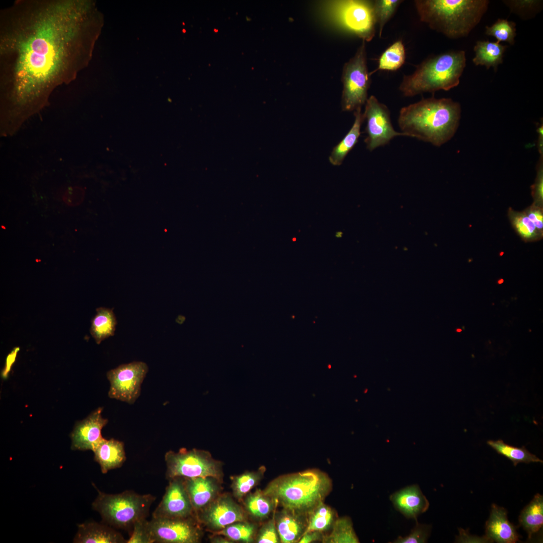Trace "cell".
I'll return each instance as SVG.
<instances>
[{"instance_id": "obj_1", "label": "cell", "mask_w": 543, "mask_h": 543, "mask_svg": "<svg viewBox=\"0 0 543 543\" xmlns=\"http://www.w3.org/2000/svg\"><path fill=\"white\" fill-rule=\"evenodd\" d=\"M92 6L85 0H17L1 11L2 136L15 134L86 66Z\"/></svg>"}, {"instance_id": "obj_2", "label": "cell", "mask_w": 543, "mask_h": 543, "mask_svg": "<svg viewBox=\"0 0 543 543\" xmlns=\"http://www.w3.org/2000/svg\"><path fill=\"white\" fill-rule=\"evenodd\" d=\"M461 113L459 103L449 98L432 97L402 108L398 123L405 136L439 147L456 133Z\"/></svg>"}, {"instance_id": "obj_3", "label": "cell", "mask_w": 543, "mask_h": 543, "mask_svg": "<svg viewBox=\"0 0 543 543\" xmlns=\"http://www.w3.org/2000/svg\"><path fill=\"white\" fill-rule=\"evenodd\" d=\"M332 487V480L326 473L312 469L280 476L262 491L282 508L307 514L324 502Z\"/></svg>"}, {"instance_id": "obj_4", "label": "cell", "mask_w": 543, "mask_h": 543, "mask_svg": "<svg viewBox=\"0 0 543 543\" xmlns=\"http://www.w3.org/2000/svg\"><path fill=\"white\" fill-rule=\"evenodd\" d=\"M487 0H416L415 7L422 22L448 38L467 36L486 13Z\"/></svg>"}, {"instance_id": "obj_5", "label": "cell", "mask_w": 543, "mask_h": 543, "mask_svg": "<svg viewBox=\"0 0 543 543\" xmlns=\"http://www.w3.org/2000/svg\"><path fill=\"white\" fill-rule=\"evenodd\" d=\"M464 51L440 54L425 60L411 74L404 75L399 90L405 97L448 90L457 86L466 66Z\"/></svg>"}, {"instance_id": "obj_6", "label": "cell", "mask_w": 543, "mask_h": 543, "mask_svg": "<svg viewBox=\"0 0 543 543\" xmlns=\"http://www.w3.org/2000/svg\"><path fill=\"white\" fill-rule=\"evenodd\" d=\"M92 504L106 523L116 528H133L137 521L146 519L155 499L151 494L140 495L131 490L109 494L98 490Z\"/></svg>"}, {"instance_id": "obj_7", "label": "cell", "mask_w": 543, "mask_h": 543, "mask_svg": "<svg viewBox=\"0 0 543 543\" xmlns=\"http://www.w3.org/2000/svg\"><path fill=\"white\" fill-rule=\"evenodd\" d=\"M166 478H193L211 477L220 482L222 475L220 462L214 459L207 451L197 449L188 450L183 448L178 452H166Z\"/></svg>"}, {"instance_id": "obj_8", "label": "cell", "mask_w": 543, "mask_h": 543, "mask_svg": "<svg viewBox=\"0 0 543 543\" xmlns=\"http://www.w3.org/2000/svg\"><path fill=\"white\" fill-rule=\"evenodd\" d=\"M370 76L365 41H363L355 55L344 64L343 67L341 77L342 111H355L366 104L371 84Z\"/></svg>"}, {"instance_id": "obj_9", "label": "cell", "mask_w": 543, "mask_h": 543, "mask_svg": "<svg viewBox=\"0 0 543 543\" xmlns=\"http://www.w3.org/2000/svg\"><path fill=\"white\" fill-rule=\"evenodd\" d=\"M335 15L346 30L364 41H370L377 24L373 1H342L335 5Z\"/></svg>"}, {"instance_id": "obj_10", "label": "cell", "mask_w": 543, "mask_h": 543, "mask_svg": "<svg viewBox=\"0 0 543 543\" xmlns=\"http://www.w3.org/2000/svg\"><path fill=\"white\" fill-rule=\"evenodd\" d=\"M148 367L143 361L122 364L109 371L107 377L110 383L109 396L127 403H134L139 397L141 384Z\"/></svg>"}, {"instance_id": "obj_11", "label": "cell", "mask_w": 543, "mask_h": 543, "mask_svg": "<svg viewBox=\"0 0 543 543\" xmlns=\"http://www.w3.org/2000/svg\"><path fill=\"white\" fill-rule=\"evenodd\" d=\"M365 104L363 115L367 123L365 132L367 136L365 142L368 150L372 151L389 144L396 137L405 136L394 129L389 109L376 97L370 96Z\"/></svg>"}, {"instance_id": "obj_12", "label": "cell", "mask_w": 543, "mask_h": 543, "mask_svg": "<svg viewBox=\"0 0 543 543\" xmlns=\"http://www.w3.org/2000/svg\"><path fill=\"white\" fill-rule=\"evenodd\" d=\"M191 517L187 518H152L147 528L151 543H197L202 532Z\"/></svg>"}, {"instance_id": "obj_13", "label": "cell", "mask_w": 543, "mask_h": 543, "mask_svg": "<svg viewBox=\"0 0 543 543\" xmlns=\"http://www.w3.org/2000/svg\"><path fill=\"white\" fill-rule=\"evenodd\" d=\"M198 512V519L208 528L221 530L238 521H245L244 510L228 495L218 496Z\"/></svg>"}, {"instance_id": "obj_14", "label": "cell", "mask_w": 543, "mask_h": 543, "mask_svg": "<svg viewBox=\"0 0 543 543\" xmlns=\"http://www.w3.org/2000/svg\"><path fill=\"white\" fill-rule=\"evenodd\" d=\"M162 499L153 511L152 518H187L194 509L186 490L184 478L177 477L169 480Z\"/></svg>"}, {"instance_id": "obj_15", "label": "cell", "mask_w": 543, "mask_h": 543, "mask_svg": "<svg viewBox=\"0 0 543 543\" xmlns=\"http://www.w3.org/2000/svg\"><path fill=\"white\" fill-rule=\"evenodd\" d=\"M102 408H98L75 425L71 434L72 449L93 451L103 438L101 431L107 424L108 419L102 416Z\"/></svg>"}, {"instance_id": "obj_16", "label": "cell", "mask_w": 543, "mask_h": 543, "mask_svg": "<svg viewBox=\"0 0 543 543\" xmlns=\"http://www.w3.org/2000/svg\"><path fill=\"white\" fill-rule=\"evenodd\" d=\"M395 508L407 518L416 519L428 509L429 503L417 485L407 486L390 496Z\"/></svg>"}, {"instance_id": "obj_17", "label": "cell", "mask_w": 543, "mask_h": 543, "mask_svg": "<svg viewBox=\"0 0 543 543\" xmlns=\"http://www.w3.org/2000/svg\"><path fill=\"white\" fill-rule=\"evenodd\" d=\"M274 515L281 542H298L307 529V514L282 508Z\"/></svg>"}, {"instance_id": "obj_18", "label": "cell", "mask_w": 543, "mask_h": 543, "mask_svg": "<svg viewBox=\"0 0 543 543\" xmlns=\"http://www.w3.org/2000/svg\"><path fill=\"white\" fill-rule=\"evenodd\" d=\"M184 482L194 510L203 509L218 496L220 481L215 478H184Z\"/></svg>"}, {"instance_id": "obj_19", "label": "cell", "mask_w": 543, "mask_h": 543, "mask_svg": "<svg viewBox=\"0 0 543 543\" xmlns=\"http://www.w3.org/2000/svg\"><path fill=\"white\" fill-rule=\"evenodd\" d=\"M487 537L500 543H513L518 540L515 527L507 518L503 507L492 504L490 517L486 524Z\"/></svg>"}, {"instance_id": "obj_20", "label": "cell", "mask_w": 543, "mask_h": 543, "mask_svg": "<svg viewBox=\"0 0 543 543\" xmlns=\"http://www.w3.org/2000/svg\"><path fill=\"white\" fill-rule=\"evenodd\" d=\"M93 451L94 459L100 465L103 474L120 468L126 460L124 443L113 438H103Z\"/></svg>"}, {"instance_id": "obj_21", "label": "cell", "mask_w": 543, "mask_h": 543, "mask_svg": "<svg viewBox=\"0 0 543 543\" xmlns=\"http://www.w3.org/2000/svg\"><path fill=\"white\" fill-rule=\"evenodd\" d=\"M74 542L125 543L122 534L110 526L96 522H85L78 525Z\"/></svg>"}, {"instance_id": "obj_22", "label": "cell", "mask_w": 543, "mask_h": 543, "mask_svg": "<svg viewBox=\"0 0 543 543\" xmlns=\"http://www.w3.org/2000/svg\"><path fill=\"white\" fill-rule=\"evenodd\" d=\"M354 121L348 133L343 139L333 148L329 160L333 165H341L348 152L358 142L360 135V128L365 121L361 108L354 111Z\"/></svg>"}, {"instance_id": "obj_23", "label": "cell", "mask_w": 543, "mask_h": 543, "mask_svg": "<svg viewBox=\"0 0 543 543\" xmlns=\"http://www.w3.org/2000/svg\"><path fill=\"white\" fill-rule=\"evenodd\" d=\"M507 47L497 41H478L474 47L475 56L473 62L476 65H484L487 69L493 67L496 70L498 65L503 62Z\"/></svg>"}, {"instance_id": "obj_24", "label": "cell", "mask_w": 543, "mask_h": 543, "mask_svg": "<svg viewBox=\"0 0 543 543\" xmlns=\"http://www.w3.org/2000/svg\"><path fill=\"white\" fill-rule=\"evenodd\" d=\"M96 311L92 321L90 332L96 342L100 344L105 339L114 335L117 322L112 309L99 307Z\"/></svg>"}, {"instance_id": "obj_25", "label": "cell", "mask_w": 543, "mask_h": 543, "mask_svg": "<svg viewBox=\"0 0 543 543\" xmlns=\"http://www.w3.org/2000/svg\"><path fill=\"white\" fill-rule=\"evenodd\" d=\"M244 504L248 513L259 521L267 519L278 505L273 498L260 490L248 494L244 499Z\"/></svg>"}, {"instance_id": "obj_26", "label": "cell", "mask_w": 543, "mask_h": 543, "mask_svg": "<svg viewBox=\"0 0 543 543\" xmlns=\"http://www.w3.org/2000/svg\"><path fill=\"white\" fill-rule=\"evenodd\" d=\"M520 524L527 531L528 538L540 529L543 524V497L536 494L532 501L521 511Z\"/></svg>"}, {"instance_id": "obj_27", "label": "cell", "mask_w": 543, "mask_h": 543, "mask_svg": "<svg viewBox=\"0 0 543 543\" xmlns=\"http://www.w3.org/2000/svg\"><path fill=\"white\" fill-rule=\"evenodd\" d=\"M337 517L334 509L325 504L324 502H321L307 514L306 532L318 531L325 533L330 530Z\"/></svg>"}, {"instance_id": "obj_28", "label": "cell", "mask_w": 543, "mask_h": 543, "mask_svg": "<svg viewBox=\"0 0 543 543\" xmlns=\"http://www.w3.org/2000/svg\"><path fill=\"white\" fill-rule=\"evenodd\" d=\"M323 543H358V538L353 527L351 519L348 516L337 517L330 533H325Z\"/></svg>"}, {"instance_id": "obj_29", "label": "cell", "mask_w": 543, "mask_h": 543, "mask_svg": "<svg viewBox=\"0 0 543 543\" xmlns=\"http://www.w3.org/2000/svg\"><path fill=\"white\" fill-rule=\"evenodd\" d=\"M487 444L498 454L510 460L515 466L520 463H542V460L530 453L524 446L518 447L511 446L505 443L502 439L490 440L487 441Z\"/></svg>"}, {"instance_id": "obj_30", "label": "cell", "mask_w": 543, "mask_h": 543, "mask_svg": "<svg viewBox=\"0 0 543 543\" xmlns=\"http://www.w3.org/2000/svg\"><path fill=\"white\" fill-rule=\"evenodd\" d=\"M265 470L264 466H261L257 471L246 472L240 475L231 477V487L234 496L238 499H241L260 482L263 477Z\"/></svg>"}, {"instance_id": "obj_31", "label": "cell", "mask_w": 543, "mask_h": 543, "mask_svg": "<svg viewBox=\"0 0 543 543\" xmlns=\"http://www.w3.org/2000/svg\"><path fill=\"white\" fill-rule=\"evenodd\" d=\"M405 50L401 40L394 42L382 54L378 62V67L373 71L379 70L395 71L404 63Z\"/></svg>"}, {"instance_id": "obj_32", "label": "cell", "mask_w": 543, "mask_h": 543, "mask_svg": "<svg viewBox=\"0 0 543 543\" xmlns=\"http://www.w3.org/2000/svg\"><path fill=\"white\" fill-rule=\"evenodd\" d=\"M256 531L255 524L245 521L233 523L218 533L223 535L233 541L250 542L253 540Z\"/></svg>"}, {"instance_id": "obj_33", "label": "cell", "mask_w": 543, "mask_h": 543, "mask_svg": "<svg viewBox=\"0 0 543 543\" xmlns=\"http://www.w3.org/2000/svg\"><path fill=\"white\" fill-rule=\"evenodd\" d=\"M486 34L495 37L497 42H507L513 45L516 36V24L506 19H499L491 26L486 27Z\"/></svg>"}, {"instance_id": "obj_34", "label": "cell", "mask_w": 543, "mask_h": 543, "mask_svg": "<svg viewBox=\"0 0 543 543\" xmlns=\"http://www.w3.org/2000/svg\"><path fill=\"white\" fill-rule=\"evenodd\" d=\"M402 2L401 0L373 1L375 15L377 24L379 26V35L380 37L385 24L392 18Z\"/></svg>"}, {"instance_id": "obj_35", "label": "cell", "mask_w": 543, "mask_h": 543, "mask_svg": "<svg viewBox=\"0 0 543 543\" xmlns=\"http://www.w3.org/2000/svg\"><path fill=\"white\" fill-rule=\"evenodd\" d=\"M431 531V525L420 524L416 522L411 532L407 536H399L392 542L394 543H424L427 540Z\"/></svg>"}, {"instance_id": "obj_36", "label": "cell", "mask_w": 543, "mask_h": 543, "mask_svg": "<svg viewBox=\"0 0 543 543\" xmlns=\"http://www.w3.org/2000/svg\"><path fill=\"white\" fill-rule=\"evenodd\" d=\"M256 542L258 543L281 542L274 513L273 517L266 521L259 530L256 537Z\"/></svg>"}, {"instance_id": "obj_37", "label": "cell", "mask_w": 543, "mask_h": 543, "mask_svg": "<svg viewBox=\"0 0 543 543\" xmlns=\"http://www.w3.org/2000/svg\"><path fill=\"white\" fill-rule=\"evenodd\" d=\"M148 520L143 519L133 525L132 534L127 543H151L147 528Z\"/></svg>"}, {"instance_id": "obj_38", "label": "cell", "mask_w": 543, "mask_h": 543, "mask_svg": "<svg viewBox=\"0 0 543 543\" xmlns=\"http://www.w3.org/2000/svg\"><path fill=\"white\" fill-rule=\"evenodd\" d=\"M514 222L517 231L522 236L529 238L535 234L536 228L527 216H517L515 218Z\"/></svg>"}, {"instance_id": "obj_39", "label": "cell", "mask_w": 543, "mask_h": 543, "mask_svg": "<svg viewBox=\"0 0 543 543\" xmlns=\"http://www.w3.org/2000/svg\"><path fill=\"white\" fill-rule=\"evenodd\" d=\"M538 2L534 0L509 1H505V3L512 11L522 15L523 13L532 12L538 6L539 3Z\"/></svg>"}, {"instance_id": "obj_40", "label": "cell", "mask_w": 543, "mask_h": 543, "mask_svg": "<svg viewBox=\"0 0 543 543\" xmlns=\"http://www.w3.org/2000/svg\"><path fill=\"white\" fill-rule=\"evenodd\" d=\"M324 534V533L318 531L306 532L301 537L298 543H311L317 541L322 542Z\"/></svg>"}, {"instance_id": "obj_41", "label": "cell", "mask_w": 543, "mask_h": 543, "mask_svg": "<svg viewBox=\"0 0 543 543\" xmlns=\"http://www.w3.org/2000/svg\"><path fill=\"white\" fill-rule=\"evenodd\" d=\"M528 218L533 222L536 228L541 230L543 227V218L541 212L538 210L532 211L528 213Z\"/></svg>"}, {"instance_id": "obj_42", "label": "cell", "mask_w": 543, "mask_h": 543, "mask_svg": "<svg viewBox=\"0 0 543 543\" xmlns=\"http://www.w3.org/2000/svg\"><path fill=\"white\" fill-rule=\"evenodd\" d=\"M537 132L538 133V140L537 142V147L538 151L540 154V155H543V126L542 123L540 125L538 128Z\"/></svg>"}, {"instance_id": "obj_43", "label": "cell", "mask_w": 543, "mask_h": 543, "mask_svg": "<svg viewBox=\"0 0 543 543\" xmlns=\"http://www.w3.org/2000/svg\"><path fill=\"white\" fill-rule=\"evenodd\" d=\"M503 280H500V281H499V282H498V283H499V284H501V283H502L503 282Z\"/></svg>"}, {"instance_id": "obj_44", "label": "cell", "mask_w": 543, "mask_h": 543, "mask_svg": "<svg viewBox=\"0 0 543 543\" xmlns=\"http://www.w3.org/2000/svg\"><path fill=\"white\" fill-rule=\"evenodd\" d=\"M457 331L460 332V331H461V329H459L457 330Z\"/></svg>"}, {"instance_id": "obj_45", "label": "cell", "mask_w": 543, "mask_h": 543, "mask_svg": "<svg viewBox=\"0 0 543 543\" xmlns=\"http://www.w3.org/2000/svg\"><path fill=\"white\" fill-rule=\"evenodd\" d=\"M214 31H215V32H218V30H216V29H214Z\"/></svg>"}]
</instances>
